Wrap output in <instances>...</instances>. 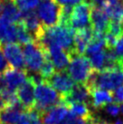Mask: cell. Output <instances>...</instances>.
Listing matches in <instances>:
<instances>
[{"instance_id":"obj_1","label":"cell","mask_w":123,"mask_h":124,"mask_svg":"<svg viewBox=\"0 0 123 124\" xmlns=\"http://www.w3.org/2000/svg\"><path fill=\"white\" fill-rule=\"evenodd\" d=\"M74 35L75 30L70 26L58 24L54 27H45L34 41L45 51L52 46H58L66 51L71 57L72 55L75 54Z\"/></svg>"},{"instance_id":"obj_2","label":"cell","mask_w":123,"mask_h":124,"mask_svg":"<svg viewBox=\"0 0 123 124\" xmlns=\"http://www.w3.org/2000/svg\"><path fill=\"white\" fill-rule=\"evenodd\" d=\"M90 90L101 89L105 91H116L123 85V66L114 69L93 71L87 82Z\"/></svg>"},{"instance_id":"obj_3","label":"cell","mask_w":123,"mask_h":124,"mask_svg":"<svg viewBox=\"0 0 123 124\" xmlns=\"http://www.w3.org/2000/svg\"><path fill=\"white\" fill-rule=\"evenodd\" d=\"M34 95V109L42 116L46 113L48 110H51L52 108L61 104L62 100L61 94L56 92L46 81H43L35 86Z\"/></svg>"},{"instance_id":"obj_4","label":"cell","mask_w":123,"mask_h":124,"mask_svg":"<svg viewBox=\"0 0 123 124\" xmlns=\"http://www.w3.org/2000/svg\"><path fill=\"white\" fill-rule=\"evenodd\" d=\"M67 72L73 82L77 83H87L93 69L89 58L83 55L73 54L71 56Z\"/></svg>"},{"instance_id":"obj_5","label":"cell","mask_w":123,"mask_h":124,"mask_svg":"<svg viewBox=\"0 0 123 124\" xmlns=\"http://www.w3.org/2000/svg\"><path fill=\"white\" fill-rule=\"evenodd\" d=\"M61 10L62 7L54 0H41L36 15L44 27H54L60 24Z\"/></svg>"},{"instance_id":"obj_6","label":"cell","mask_w":123,"mask_h":124,"mask_svg":"<svg viewBox=\"0 0 123 124\" xmlns=\"http://www.w3.org/2000/svg\"><path fill=\"white\" fill-rule=\"evenodd\" d=\"M26 72H39L46 57V51L43 49L35 41L24 45L23 48Z\"/></svg>"},{"instance_id":"obj_7","label":"cell","mask_w":123,"mask_h":124,"mask_svg":"<svg viewBox=\"0 0 123 124\" xmlns=\"http://www.w3.org/2000/svg\"><path fill=\"white\" fill-rule=\"evenodd\" d=\"M92 8V4L86 1L74 7L70 19V27L77 31L90 26Z\"/></svg>"},{"instance_id":"obj_8","label":"cell","mask_w":123,"mask_h":124,"mask_svg":"<svg viewBox=\"0 0 123 124\" xmlns=\"http://www.w3.org/2000/svg\"><path fill=\"white\" fill-rule=\"evenodd\" d=\"M0 47L10 67L22 71H26L24 53L20 45L16 43H13L0 45Z\"/></svg>"},{"instance_id":"obj_9","label":"cell","mask_w":123,"mask_h":124,"mask_svg":"<svg viewBox=\"0 0 123 124\" xmlns=\"http://www.w3.org/2000/svg\"><path fill=\"white\" fill-rule=\"evenodd\" d=\"M62 98V103L66 104L68 107L72 103H85L91 106L92 91L85 83H77L67 95Z\"/></svg>"},{"instance_id":"obj_10","label":"cell","mask_w":123,"mask_h":124,"mask_svg":"<svg viewBox=\"0 0 123 124\" xmlns=\"http://www.w3.org/2000/svg\"><path fill=\"white\" fill-rule=\"evenodd\" d=\"M54 89L58 92L62 97L67 95L75 85L73 80L70 77L67 71L56 72L49 80L46 81Z\"/></svg>"},{"instance_id":"obj_11","label":"cell","mask_w":123,"mask_h":124,"mask_svg":"<svg viewBox=\"0 0 123 124\" xmlns=\"http://www.w3.org/2000/svg\"><path fill=\"white\" fill-rule=\"evenodd\" d=\"M3 78L6 83V87L8 90L15 93L16 90L28 80V74L26 71L9 67L3 73Z\"/></svg>"},{"instance_id":"obj_12","label":"cell","mask_w":123,"mask_h":124,"mask_svg":"<svg viewBox=\"0 0 123 124\" xmlns=\"http://www.w3.org/2000/svg\"><path fill=\"white\" fill-rule=\"evenodd\" d=\"M34 91H35V85L28 77L27 81L15 92L18 100L24 106L25 110H32L34 108L35 104Z\"/></svg>"},{"instance_id":"obj_13","label":"cell","mask_w":123,"mask_h":124,"mask_svg":"<svg viewBox=\"0 0 123 124\" xmlns=\"http://www.w3.org/2000/svg\"><path fill=\"white\" fill-rule=\"evenodd\" d=\"M109 22V16L102 7L92 6L91 12V25L94 33H106Z\"/></svg>"},{"instance_id":"obj_14","label":"cell","mask_w":123,"mask_h":124,"mask_svg":"<svg viewBox=\"0 0 123 124\" xmlns=\"http://www.w3.org/2000/svg\"><path fill=\"white\" fill-rule=\"evenodd\" d=\"M94 31L92 25L81 30L75 31L74 35V54L77 55H82L85 53L89 44L93 38Z\"/></svg>"},{"instance_id":"obj_15","label":"cell","mask_w":123,"mask_h":124,"mask_svg":"<svg viewBox=\"0 0 123 124\" xmlns=\"http://www.w3.org/2000/svg\"><path fill=\"white\" fill-rule=\"evenodd\" d=\"M46 52L48 53L49 58L54 63L55 70H57V72L67 70L71 57L66 51L58 46H52Z\"/></svg>"},{"instance_id":"obj_16","label":"cell","mask_w":123,"mask_h":124,"mask_svg":"<svg viewBox=\"0 0 123 124\" xmlns=\"http://www.w3.org/2000/svg\"><path fill=\"white\" fill-rule=\"evenodd\" d=\"M24 111L26 110L20 101L14 105L7 106L0 110V124H17Z\"/></svg>"},{"instance_id":"obj_17","label":"cell","mask_w":123,"mask_h":124,"mask_svg":"<svg viewBox=\"0 0 123 124\" xmlns=\"http://www.w3.org/2000/svg\"><path fill=\"white\" fill-rule=\"evenodd\" d=\"M21 22L23 23L24 27L26 28V30L32 35L34 40L37 38V36L41 34L45 28L41 24L36 13L34 10L22 12Z\"/></svg>"},{"instance_id":"obj_18","label":"cell","mask_w":123,"mask_h":124,"mask_svg":"<svg viewBox=\"0 0 123 124\" xmlns=\"http://www.w3.org/2000/svg\"><path fill=\"white\" fill-rule=\"evenodd\" d=\"M69 113V107L61 103L52 108L42 116L43 124H62Z\"/></svg>"},{"instance_id":"obj_19","label":"cell","mask_w":123,"mask_h":124,"mask_svg":"<svg viewBox=\"0 0 123 124\" xmlns=\"http://www.w3.org/2000/svg\"><path fill=\"white\" fill-rule=\"evenodd\" d=\"M17 42L16 24H12L0 16V45Z\"/></svg>"},{"instance_id":"obj_20","label":"cell","mask_w":123,"mask_h":124,"mask_svg":"<svg viewBox=\"0 0 123 124\" xmlns=\"http://www.w3.org/2000/svg\"><path fill=\"white\" fill-rule=\"evenodd\" d=\"M114 96L112 93L101 89H94L92 91V110H100L109 103H112Z\"/></svg>"},{"instance_id":"obj_21","label":"cell","mask_w":123,"mask_h":124,"mask_svg":"<svg viewBox=\"0 0 123 124\" xmlns=\"http://www.w3.org/2000/svg\"><path fill=\"white\" fill-rule=\"evenodd\" d=\"M1 16L12 24H17L22 19V12L13 0H3Z\"/></svg>"},{"instance_id":"obj_22","label":"cell","mask_w":123,"mask_h":124,"mask_svg":"<svg viewBox=\"0 0 123 124\" xmlns=\"http://www.w3.org/2000/svg\"><path fill=\"white\" fill-rule=\"evenodd\" d=\"M69 110L74 116L86 120H92L95 114L93 113L92 108L85 103H72L69 105Z\"/></svg>"},{"instance_id":"obj_23","label":"cell","mask_w":123,"mask_h":124,"mask_svg":"<svg viewBox=\"0 0 123 124\" xmlns=\"http://www.w3.org/2000/svg\"><path fill=\"white\" fill-rule=\"evenodd\" d=\"M102 7L110 21L123 24V0H120L114 5H103Z\"/></svg>"},{"instance_id":"obj_24","label":"cell","mask_w":123,"mask_h":124,"mask_svg":"<svg viewBox=\"0 0 123 124\" xmlns=\"http://www.w3.org/2000/svg\"><path fill=\"white\" fill-rule=\"evenodd\" d=\"M90 62L92 64L93 71L95 72H100L104 70V64H105V50L100 51L95 53L89 56Z\"/></svg>"},{"instance_id":"obj_25","label":"cell","mask_w":123,"mask_h":124,"mask_svg":"<svg viewBox=\"0 0 123 124\" xmlns=\"http://www.w3.org/2000/svg\"><path fill=\"white\" fill-rule=\"evenodd\" d=\"M16 31H17V42L20 45H25L34 41V37L32 36L30 33L26 30L22 22L16 24Z\"/></svg>"},{"instance_id":"obj_26","label":"cell","mask_w":123,"mask_h":124,"mask_svg":"<svg viewBox=\"0 0 123 124\" xmlns=\"http://www.w3.org/2000/svg\"><path fill=\"white\" fill-rule=\"evenodd\" d=\"M55 67L54 65V63L52 62V61L49 58V55H48V53L46 52V57H45V60L43 65H42L41 69L39 71V74L41 75V77L45 81H47L51 78L52 76L55 73Z\"/></svg>"},{"instance_id":"obj_27","label":"cell","mask_w":123,"mask_h":124,"mask_svg":"<svg viewBox=\"0 0 123 124\" xmlns=\"http://www.w3.org/2000/svg\"><path fill=\"white\" fill-rule=\"evenodd\" d=\"M14 3L20 9L21 12L25 11H33L39 6L40 0H13Z\"/></svg>"},{"instance_id":"obj_28","label":"cell","mask_w":123,"mask_h":124,"mask_svg":"<svg viewBox=\"0 0 123 124\" xmlns=\"http://www.w3.org/2000/svg\"><path fill=\"white\" fill-rule=\"evenodd\" d=\"M114 52L116 54L119 61L123 64V33L117 41V44L114 47Z\"/></svg>"},{"instance_id":"obj_29","label":"cell","mask_w":123,"mask_h":124,"mask_svg":"<svg viewBox=\"0 0 123 124\" xmlns=\"http://www.w3.org/2000/svg\"><path fill=\"white\" fill-rule=\"evenodd\" d=\"M103 109H104V110L106 111L107 113L110 115V116H112V117L118 116L120 111V107L117 102H112V103L108 104Z\"/></svg>"},{"instance_id":"obj_30","label":"cell","mask_w":123,"mask_h":124,"mask_svg":"<svg viewBox=\"0 0 123 124\" xmlns=\"http://www.w3.org/2000/svg\"><path fill=\"white\" fill-rule=\"evenodd\" d=\"M61 7H72L77 6L79 4H82L84 2V0H54Z\"/></svg>"},{"instance_id":"obj_31","label":"cell","mask_w":123,"mask_h":124,"mask_svg":"<svg viewBox=\"0 0 123 124\" xmlns=\"http://www.w3.org/2000/svg\"><path fill=\"white\" fill-rule=\"evenodd\" d=\"M10 66L8 64L7 61L5 58V55H4L2 50H1V47H0V74H2L6 72Z\"/></svg>"},{"instance_id":"obj_32","label":"cell","mask_w":123,"mask_h":124,"mask_svg":"<svg viewBox=\"0 0 123 124\" xmlns=\"http://www.w3.org/2000/svg\"><path fill=\"white\" fill-rule=\"evenodd\" d=\"M114 93H115L114 94V100L117 103L123 102V85L120 86V88H118Z\"/></svg>"},{"instance_id":"obj_33","label":"cell","mask_w":123,"mask_h":124,"mask_svg":"<svg viewBox=\"0 0 123 124\" xmlns=\"http://www.w3.org/2000/svg\"><path fill=\"white\" fill-rule=\"evenodd\" d=\"M17 124H30V118H29L27 110L22 114V116H21L20 120H19Z\"/></svg>"},{"instance_id":"obj_34","label":"cell","mask_w":123,"mask_h":124,"mask_svg":"<svg viewBox=\"0 0 123 124\" xmlns=\"http://www.w3.org/2000/svg\"><path fill=\"white\" fill-rule=\"evenodd\" d=\"M88 2L90 4H92V6H95V7H103V4L105 2V0H89Z\"/></svg>"},{"instance_id":"obj_35","label":"cell","mask_w":123,"mask_h":124,"mask_svg":"<svg viewBox=\"0 0 123 124\" xmlns=\"http://www.w3.org/2000/svg\"><path fill=\"white\" fill-rule=\"evenodd\" d=\"M6 83H5V81H4V78L2 74H0V92H2L4 89H6Z\"/></svg>"},{"instance_id":"obj_36","label":"cell","mask_w":123,"mask_h":124,"mask_svg":"<svg viewBox=\"0 0 123 124\" xmlns=\"http://www.w3.org/2000/svg\"><path fill=\"white\" fill-rule=\"evenodd\" d=\"M6 107H7V104L5 102L3 97H2V94L0 93V110H2L3 109H5Z\"/></svg>"},{"instance_id":"obj_37","label":"cell","mask_w":123,"mask_h":124,"mask_svg":"<svg viewBox=\"0 0 123 124\" xmlns=\"http://www.w3.org/2000/svg\"><path fill=\"white\" fill-rule=\"evenodd\" d=\"M114 124H123V121L122 120H118Z\"/></svg>"},{"instance_id":"obj_38","label":"cell","mask_w":123,"mask_h":124,"mask_svg":"<svg viewBox=\"0 0 123 124\" xmlns=\"http://www.w3.org/2000/svg\"><path fill=\"white\" fill-rule=\"evenodd\" d=\"M2 13V2H0V14Z\"/></svg>"},{"instance_id":"obj_39","label":"cell","mask_w":123,"mask_h":124,"mask_svg":"<svg viewBox=\"0 0 123 124\" xmlns=\"http://www.w3.org/2000/svg\"><path fill=\"white\" fill-rule=\"evenodd\" d=\"M120 111H121V112H122V114H123V104L120 106Z\"/></svg>"},{"instance_id":"obj_40","label":"cell","mask_w":123,"mask_h":124,"mask_svg":"<svg viewBox=\"0 0 123 124\" xmlns=\"http://www.w3.org/2000/svg\"><path fill=\"white\" fill-rule=\"evenodd\" d=\"M2 1H3V0H0V2H2Z\"/></svg>"}]
</instances>
